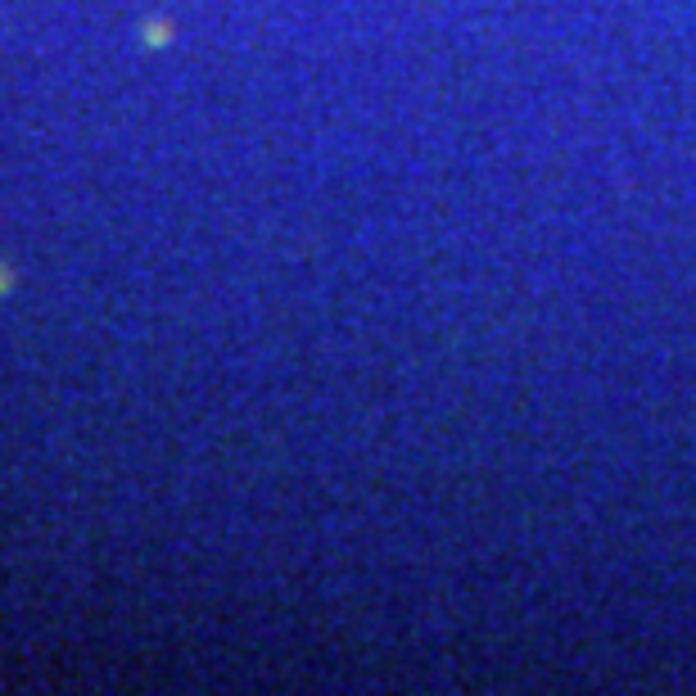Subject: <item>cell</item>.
Listing matches in <instances>:
<instances>
[{"mask_svg": "<svg viewBox=\"0 0 696 696\" xmlns=\"http://www.w3.org/2000/svg\"><path fill=\"white\" fill-rule=\"evenodd\" d=\"M10 290V272H5V267H0V294Z\"/></svg>", "mask_w": 696, "mask_h": 696, "instance_id": "cell-1", "label": "cell"}]
</instances>
